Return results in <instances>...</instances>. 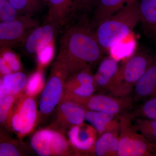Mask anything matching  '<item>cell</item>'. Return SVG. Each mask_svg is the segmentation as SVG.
<instances>
[{
    "instance_id": "obj_1",
    "label": "cell",
    "mask_w": 156,
    "mask_h": 156,
    "mask_svg": "<svg viewBox=\"0 0 156 156\" xmlns=\"http://www.w3.org/2000/svg\"><path fill=\"white\" fill-rule=\"evenodd\" d=\"M62 29L56 59L65 66L69 76L80 71L91 69L100 62L104 52L90 19L74 17Z\"/></svg>"
},
{
    "instance_id": "obj_2",
    "label": "cell",
    "mask_w": 156,
    "mask_h": 156,
    "mask_svg": "<svg viewBox=\"0 0 156 156\" xmlns=\"http://www.w3.org/2000/svg\"><path fill=\"white\" fill-rule=\"evenodd\" d=\"M140 22L137 0H133L119 11L96 27L95 33L104 53L131 33Z\"/></svg>"
},
{
    "instance_id": "obj_3",
    "label": "cell",
    "mask_w": 156,
    "mask_h": 156,
    "mask_svg": "<svg viewBox=\"0 0 156 156\" xmlns=\"http://www.w3.org/2000/svg\"><path fill=\"white\" fill-rule=\"evenodd\" d=\"M155 59L145 51L134 52L119 68L109 92L118 97L131 95L136 84Z\"/></svg>"
},
{
    "instance_id": "obj_4",
    "label": "cell",
    "mask_w": 156,
    "mask_h": 156,
    "mask_svg": "<svg viewBox=\"0 0 156 156\" xmlns=\"http://www.w3.org/2000/svg\"><path fill=\"white\" fill-rule=\"evenodd\" d=\"M131 115L125 112L119 115L120 132L118 156H153L156 147L136 130Z\"/></svg>"
},
{
    "instance_id": "obj_5",
    "label": "cell",
    "mask_w": 156,
    "mask_h": 156,
    "mask_svg": "<svg viewBox=\"0 0 156 156\" xmlns=\"http://www.w3.org/2000/svg\"><path fill=\"white\" fill-rule=\"evenodd\" d=\"M69 76L66 68L56 59L40 98L39 113L41 115L47 116L50 115L60 102L64 95L66 82Z\"/></svg>"
},
{
    "instance_id": "obj_6",
    "label": "cell",
    "mask_w": 156,
    "mask_h": 156,
    "mask_svg": "<svg viewBox=\"0 0 156 156\" xmlns=\"http://www.w3.org/2000/svg\"><path fill=\"white\" fill-rule=\"evenodd\" d=\"M38 118L35 97L21 94L14 102L7 124L20 137L30 133Z\"/></svg>"
},
{
    "instance_id": "obj_7",
    "label": "cell",
    "mask_w": 156,
    "mask_h": 156,
    "mask_svg": "<svg viewBox=\"0 0 156 156\" xmlns=\"http://www.w3.org/2000/svg\"><path fill=\"white\" fill-rule=\"evenodd\" d=\"M30 145L40 156L68 155L72 147L68 140L61 132L47 128L39 130L32 135Z\"/></svg>"
},
{
    "instance_id": "obj_8",
    "label": "cell",
    "mask_w": 156,
    "mask_h": 156,
    "mask_svg": "<svg viewBox=\"0 0 156 156\" xmlns=\"http://www.w3.org/2000/svg\"><path fill=\"white\" fill-rule=\"evenodd\" d=\"M40 25L33 17L21 15L12 22H0V48L22 45L30 34Z\"/></svg>"
},
{
    "instance_id": "obj_9",
    "label": "cell",
    "mask_w": 156,
    "mask_h": 156,
    "mask_svg": "<svg viewBox=\"0 0 156 156\" xmlns=\"http://www.w3.org/2000/svg\"><path fill=\"white\" fill-rule=\"evenodd\" d=\"M132 95L118 97L103 94H93L77 103L89 110L119 115L126 112L134 104Z\"/></svg>"
},
{
    "instance_id": "obj_10",
    "label": "cell",
    "mask_w": 156,
    "mask_h": 156,
    "mask_svg": "<svg viewBox=\"0 0 156 156\" xmlns=\"http://www.w3.org/2000/svg\"><path fill=\"white\" fill-rule=\"evenodd\" d=\"M60 28L55 23L45 21L30 34L23 44L27 54H36L54 41Z\"/></svg>"
},
{
    "instance_id": "obj_11",
    "label": "cell",
    "mask_w": 156,
    "mask_h": 156,
    "mask_svg": "<svg viewBox=\"0 0 156 156\" xmlns=\"http://www.w3.org/2000/svg\"><path fill=\"white\" fill-rule=\"evenodd\" d=\"M98 136L95 128L84 123L71 127L68 132L70 144L74 150L80 154L91 152Z\"/></svg>"
},
{
    "instance_id": "obj_12",
    "label": "cell",
    "mask_w": 156,
    "mask_h": 156,
    "mask_svg": "<svg viewBox=\"0 0 156 156\" xmlns=\"http://www.w3.org/2000/svg\"><path fill=\"white\" fill-rule=\"evenodd\" d=\"M87 109L69 98L62 97L57 107V120L60 126L69 128L85 121Z\"/></svg>"
},
{
    "instance_id": "obj_13",
    "label": "cell",
    "mask_w": 156,
    "mask_h": 156,
    "mask_svg": "<svg viewBox=\"0 0 156 156\" xmlns=\"http://www.w3.org/2000/svg\"><path fill=\"white\" fill-rule=\"evenodd\" d=\"M48 12L45 21L55 23L62 29L74 18L76 0H46Z\"/></svg>"
},
{
    "instance_id": "obj_14",
    "label": "cell",
    "mask_w": 156,
    "mask_h": 156,
    "mask_svg": "<svg viewBox=\"0 0 156 156\" xmlns=\"http://www.w3.org/2000/svg\"><path fill=\"white\" fill-rule=\"evenodd\" d=\"M85 121L95 128L98 136L105 132L120 131L119 115L87 109Z\"/></svg>"
},
{
    "instance_id": "obj_15",
    "label": "cell",
    "mask_w": 156,
    "mask_h": 156,
    "mask_svg": "<svg viewBox=\"0 0 156 156\" xmlns=\"http://www.w3.org/2000/svg\"><path fill=\"white\" fill-rule=\"evenodd\" d=\"M133 0H97L90 17L92 25L96 28Z\"/></svg>"
},
{
    "instance_id": "obj_16",
    "label": "cell",
    "mask_w": 156,
    "mask_h": 156,
    "mask_svg": "<svg viewBox=\"0 0 156 156\" xmlns=\"http://www.w3.org/2000/svg\"><path fill=\"white\" fill-rule=\"evenodd\" d=\"M119 68V61L111 56L102 58L94 75L96 89L108 91Z\"/></svg>"
},
{
    "instance_id": "obj_17",
    "label": "cell",
    "mask_w": 156,
    "mask_h": 156,
    "mask_svg": "<svg viewBox=\"0 0 156 156\" xmlns=\"http://www.w3.org/2000/svg\"><path fill=\"white\" fill-rule=\"evenodd\" d=\"M134 101L156 97V60L140 79L133 91Z\"/></svg>"
},
{
    "instance_id": "obj_18",
    "label": "cell",
    "mask_w": 156,
    "mask_h": 156,
    "mask_svg": "<svg viewBox=\"0 0 156 156\" xmlns=\"http://www.w3.org/2000/svg\"><path fill=\"white\" fill-rule=\"evenodd\" d=\"M27 80V76L22 72L1 77L0 98L6 96L18 97L24 90Z\"/></svg>"
},
{
    "instance_id": "obj_19",
    "label": "cell",
    "mask_w": 156,
    "mask_h": 156,
    "mask_svg": "<svg viewBox=\"0 0 156 156\" xmlns=\"http://www.w3.org/2000/svg\"><path fill=\"white\" fill-rule=\"evenodd\" d=\"M119 132L109 131L98 135L91 153L96 156H118Z\"/></svg>"
},
{
    "instance_id": "obj_20",
    "label": "cell",
    "mask_w": 156,
    "mask_h": 156,
    "mask_svg": "<svg viewBox=\"0 0 156 156\" xmlns=\"http://www.w3.org/2000/svg\"><path fill=\"white\" fill-rule=\"evenodd\" d=\"M136 42L133 32L116 43L108 50L110 56L119 61L127 59L135 52Z\"/></svg>"
},
{
    "instance_id": "obj_21",
    "label": "cell",
    "mask_w": 156,
    "mask_h": 156,
    "mask_svg": "<svg viewBox=\"0 0 156 156\" xmlns=\"http://www.w3.org/2000/svg\"><path fill=\"white\" fill-rule=\"evenodd\" d=\"M140 22L151 30L156 25V0H137Z\"/></svg>"
},
{
    "instance_id": "obj_22",
    "label": "cell",
    "mask_w": 156,
    "mask_h": 156,
    "mask_svg": "<svg viewBox=\"0 0 156 156\" xmlns=\"http://www.w3.org/2000/svg\"><path fill=\"white\" fill-rule=\"evenodd\" d=\"M20 15L33 17L41 11L46 0H8Z\"/></svg>"
},
{
    "instance_id": "obj_23",
    "label": "cell",
    "mask_w": 156,
    "mask_h": 156,
    "mask_svg": "<svg viewBox=\"0 0 156 156\" xmlns=\"http://www.w3.org/2000/svg\"><path fill=\"white\" fill-rule=\"evenodd\" d=\"M134 126L137 131L156 147L154 156H156V120L137 118Z\"/></svg>"
},
{
    "instance_id": "obj_24",
    "label": "cell",
    "mask_w": 156,
    "mask_h": 156,
    "mask_svg": "<svg viewBox=\"0 0 156 156\" xmlns=\"http://www.w3.org/2000/svg\"><path fill=\"white\" fill-rule=\"evenodd\" d=\"M45 85L42 69L39 68L28 78L24 89V94L35 97L42 92Z\"/></svg>"
},
{
    "instance_id": "obj_25",
    "label": "cell",
    "mask_w": 156,
    "mask_h": 156,
    "mask_svg": "<svg viewBox=\"0 0 156 156\" xmlns=\"http://www.w3.org/2000/svg\"><path fill=\"white\" fill-rule=\"evenodd\" d=\"M134 116L139 119L156 120V97L148 98L136 109Z\"/></svg>"
},
{
    "instance_id": "obj_26",
    "label": "cell",
    "mask_w": 156,
    "mask_h": 156,
    "mask_svg": "<svg viewBox=\"0 0 156 156\" xmlns=\"http://www.w3.org/2000/svg\"><path fill=\"white\" fill-rule=\"evenodd\" d=\"M9 65L13 73L21 72L22 66L18 55L11 50V48H1V57Z\"/></svg>"
},
{
    "instance_id": "obj_27",
    "label": "cell",
    "mask_w": 156,
    "mask_h": 156,
    "mask_svg": "<svg viewBox=\"0 0 156 156\" xmlns=\"http://www.w3.org/2000/svg\"><path fill=\"white\" fill-rule=\"evenodd\" d=\"M97 0H76L74 17L89 18L95 8Z\"/></svg>"
},
{
    "instance_id": "obj_28",
    "label": "cell",
    "mask_w": 156,
    "mask_h": 156,
    "mask_svg": "<svg viewBox=\"0 0 156 156\" xmlns=\"http://www.w3.org/2000/svg\"><path fill=\"white\" fill-rule=\"evenodd\" d=\"M19 13L8 0H0V21L12 22L20 16Z\"/></svg>"
},
{
    "instance_id": "obj_29",
    "label": "cell",
    "mask_w": 156,
    "mask_h": 156,
    "mask_svg": "<svg viewBox=\"0 0 156 156\" xmlns=\"http://www.w3.org/2000/svg\"><path fill=\"white\" fill-rule=\"evenodd\" d=\"M18 97L6 96L0 98V123L2 125L7 124L14 102Z\"/></svg>"
},
{
    "instance_id": "obj_30",
    "label": "cell",
    "mask_w": 156,
    "mask_h": 156,
    "mask_svg": "<svg viewBox=\"0 0 156 156\" xmlns=\"http://www.w3.org/2000/svg\"><path fill=\"white\" fill-rule=\"evenodd\" d=\"M54 41L37 53V61L39 68L42 69L52 60L54 53Z\"/></svg>"
},
{
    "instance_id": "obj_31",
    "label": "cell",
    "mask_w": 156,
    "mask_h": 156,
    "mask_svg": "<svg viewBox=\"0 0 156 156\" xmlns=\"http://www.w3.org/2000/svg\"><path fill=\"white\" fill-rule=\"evenodd\" d=\"M19 149L14 143L1 139L0 144V156H19L21 155Z\"/></svg>"
},
{
    "instance_id": "obj_32",
    "label": "cell",
    "mask_w": 156,
    "mask_h": 156,
    "mask_svg": "<svg viewBox=\"0 0 156 156\" xmlns=\"http://www.w3.org/2000/svg\"><path fill=\"white\" fill-rule=\"evenodd\" d=\"M0 73L1 77L13 73L9 65L3 58H0Z\"/></svg>"
},
{
    "instance_id": "obj_33",
    "label": "cell",
    "mask_w": 156,
    "mask_h": 156,
    "mask_svg": "<svg viewBox=\"0 0 156 156\" xmlns=\"http://www.w3.org/2000/svg\"><path fill=\"white\" fill-rule=\"evenodd\" d=\"M151 32L155 34L156 35V25L153 27V28L151 30Z\"/></svg>"
}]
</instances>
